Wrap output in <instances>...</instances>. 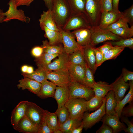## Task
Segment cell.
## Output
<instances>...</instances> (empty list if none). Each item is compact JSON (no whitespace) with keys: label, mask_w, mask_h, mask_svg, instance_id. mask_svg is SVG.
I'll return each instance as SVG.
<instances>
[{"label":"cell","mask_w":133,"mask_h":133,"mask_svg":"<svg viewBox=\"0 0 133 133\" xmlns=\"http://www.w3.org/2000/svg\"><path fill=\"white\" fill-rule=\"evenodd\" d=\"M51 11L57 26L62 29L72 15L66 0H53Z\"/></svg>","instance_id":"6da1fadb"},{"label":"cell","mask_w":133,"mask_h":133,"mask_svg":"<svg viewBox=\"0 0 133 133\" xmlns=\"http://www.w3.org/2000/svg\"><path fill=\"white\" fill-rule=\"evenodd\" d=\"M87 100L82 98H69L64 105L67 109L69 117L82 120L84 113L87 111Z\"/></svg>","instance_id":"7a4b0ae2"},{"label":"cell","mask_w":133,"mask_h":133,"mask_svg":"<svg viewBox=\"0 0 133 133\" xmlns=\"http://www.w3.org/2000/svg\"><path fill=\"white\" fill-rule=\"evenodd\" d=\"M84 14L92 26H98L102 13L100 0H85Z\"/></svg>","instance_id":"3957f363"},{"label":"cell","mask_w":133,"mask_h":133,"mask_svg":"<svg viewBox=\"0 0 133 133\" xmlns=\"http://www.w3.org/2000/svg\"><path fill=\"white\" fill-rule=\"evenodd\" d=\"M90 30L91 34V45L93 47L106 41H117L123 39L111 32L101 28L99 26H92Z\"/></svg>","instance_id":"277c9868"},{"label":"cell","mask_w":133,"mask_h":133,"mask_svg":"<svg viewBox=\"0 0 133 133\" xmlns=\"http://www.w3.org/2000/svg\"><path fill=\"white\" fill-rule=\"evenodd\" d=\"M68 87L69 98H82L88 101L95 96L92 88L76 82L71 81Z\"/></svg>","instance_id":"5b68a950"},{"label":"cell","mask_w":133,"mask_h":133,"mask_svg":"<svg viewBox=\"0 0 133 133\" xmlns=\"http://www.w3.org/2000/svg\"><path fill=\"white\" fill-rule=\"evenodd\" d=\"M92 26L85 14L81 12L72 14L61 29L70 31L82 28H90Z\"/></svg>","instance_id":"8992f818"},{"label":"cell","mask_w":133,"mask_h":133,"mask_svg":"<svg viewBox=\"0 0 133 133\" xmlns=\"http://www.w3.org/2000/svg\"><path fill=\"white\" fill-rule=\"evenodd\" d=\"M105 102V96L102 105L95 112L91 113L86 112L84 113L82 121L83 128L85 130L91 128L101 120L103 116L106 114Z\"/></svg>","instance_id":"52a82bcc"},{"label":"cell","mask_w":133,"mask_h":133,"mask_svg":"<svg viewBox=\"0 0 133 133\" xmlns=\"http://www.w3.org/2000/svg\"><path fill=\"white\" fill-rule=\"evenodd\" d=\"M8 4L9 8L3 15L5 17L3 22H7L12 19H16L25 23H29L30 18L26 16L23 10L18 9L14 0H10Z\"/></svg>","instance_id":"ba28073f"},{"label":"cell","mask_w":133,"mask_h":133,"mask_svg":"<svg viewBox=\"0 0 133 133\" xmlns=\"http://www.w3.org/2000/svg\"><path fill=\"white\" fill-rule=\"evenodd\" d=\"M59 29L61 35L64 51L67 54L72 53L82 47L78 44L75 36L70 31Z\"/></svg>","instance_id":"9c48e42d"},{"label":"cell","mask_w":133,"mask_h":133,"mask_svg":"<svg viewBox=\"0 0 133 133\" xmlns=\"http://www.w3.org/2000/svg\"><path fill=\"white\" fill-rule=\"evenodd\" d=\"M47 79L57 86L62 87H68L71 81L67 69L51 71Z\"/></svg>","instance_id":"30bf717a"},{"label":"cell","mask_w":133,"mask_h":133,"mask_svg":"<svg viewBox=\"0 0 133 133\" xmlns=\"http://www.w3.org/2000/svg\"><path fill=\"white\" fill-rule=\"evenodd\" d=\"M45 110L33 102L28 101L26 115L31 121L39 127L44 116Z\"/></svg>","instance_id":"8fae6325"},{"label":"cell","mask_w":133,"mask_h":133,"mask_svg":"<svg viewBox=\"0 0 133 133\" xmlns=\"http://www.w3.org/2000/svg\"><path fill=\"white\" fill-rule=\"evenodd\" d=\"M122 16V12L119 11H116L112 9L109 11L102 12L98 26L101 28L105 29Z\"/></svg>","instance_id":"7c38bea8"},{"label":"cell","mask_w":133,"mask_h":133,"mask_svg":"<svg viewBox=\"0 0 133 133\" xmlns=\"http://www.w3.org/2000/svg\"><path fill=\"white\" fill-rule=\"evenodd\" d=\"M111 84L118 102L124 97L125 93L130 87L129 84L124 81L121 74Z\"/></svg>","instance_id":"4fadbf2b"},{"label":"cell","mask_w":133,"mask_h":133,"mask_svg":"<svg viewBox=\"0 0 133 133\" xmlns=\"http://www.w3.org/2000/svg\"><path fill=\"white\" fill-rule=\"evenodd\" d=\"M117 114L108 115L105 114L101 120L110 127L113 130V133H117L124 130L126 128V126L121 122Z\"/></svg>","instance_id":"5bb4252c"},{"label":"cell","mask_w":133,"mask_h":133,"mask_svg":"<svg viewBox=\"0 0 133 133\" xmlns=\"http://www.w3.org/2000/svg\"><path fill=\"white\" fill-rule=\"evenodd\" d=\"M58 57V58L43 68L50 71L67 69L68 55L64 51Z\"/></svg>","instance_id":"9a60e30c"},{"label":"cell","mask_w":133,"mask_h":133,"mask_svg":"<svg viewBox=\"0 0 133 133\" xmlns=\"http://www.w3.org/2000/svg\"><path fill=\"white\" fill-rule=\"evenodd\" d=\"M28 101H20L13 110L11 116V122L16 130L20 121L26 115V108Z\"/></svg>","instance_id":"2e32d148"},{"label":"cell","mask_w":133,"mask_h":133,"mask_svg":"<svg viewBox=\"0 0 133 133\" xmlns=\"http://www.w3.org/2000/svg\"><path fill=\"white\" fill-rule=\"evenodd\" d=\"M71 32L77 39V43L80 46L84 47L91 45V34L90 28L78 29L74 30Z\"/></svg>","instance_id":"e0dca14e"},{"label":"cell","mask_w":133,"mask_h":133,"mask_svg":"<svg viewBox=\"0 0 133 133\" xmlns=\"http://www.w3.org/2000/svg\"><path fill=\"white\" fill-rule=\"evenodd\" d=\"M85 67L69 63L67 70L71 81L76 82L84 85Z\"/></svg>","instance_id":"ac0fdd59"},{"label":"cell","mask_w":133,"mask_h":133,"mask_svg":"<svg viewBox=\"0 0 133 133\" xmlns=\"http://www.w3.org/2000/svg\"><path fill=\"white\" fill-rule=\"evenodd\" d=\"M19 81V83L17 86L22 90L27 89L32 93L37 94L39 92L41 87V83L28 78L24 77Z\"/></svg>","instance_id":"d6986e66"},{"label":"cell","mask_w":133,"mask_h":133,"mask_svg":"<svg viewBox=\"0 0 133 133\" xmlns=\"http://www.w3.org/2000/svg\"><path fill=\"white\" fill-rule=\"evenodd\" d=\"M39 128L25 115L19 121L16 130L20 133H38Z\"/></svg>","instance_id":"ffe728a7"},{"label":"cell","mask_w":133,"mask_h":133,"mask_svg":"<svg viewBox=\"0 0 133 133\" xmlns=\"http://www.w3.org/2000/svg\"><path fill=\"white\" fill-rule=\"evenodd\" d=\"M56 86L51 82L46 80L41 83L40 89L36 95L42 99L49 97L53 98Z\"/></svg>","instance_id":"44dd1931"},{"label":"cell","mask_w":133,"mask_h":133,"mask_svg":"<svg viewBox=\"0 0 133 133\" xmlns=\"http://www.w3.org/2000/svg\"><path fill=\"white\" fill-rule=\"evenodd\" d=\"M39 21L40 25H43L52 30L59 31L53 19L51 9L43 12L41 15Z\"/></svg>","instance_id":"7402d4cb"},{"label":"cell","mask_w":133,"mask_h":133,"mask_svg":"<svg viewBox=\"0 0 133 133\" xmlns=\"http://www.w3.org/2000/svg\"><path fill=\"white\" fill-rule=\"evenodd\" d=\"M69 94L68 87L56 86L53 98L58 104V108L64 105L69 98Z\"/></svg>","instance_id":"603a6c76"},{"label":"cell","mask_w":133,"mask_h":133,"mask_svg":"<svg viewBox=\"0 0 133 133\" xmlns=\"http://www.w3.org/2000/svg\"><path fill=\"white\" fill-rule=\"evenodd\" d=\"M89 45L83 47L84 55L87 66L94 73L97 67L96 65V60L93 47Z\"/></svg>","instance_id":"cb8c5ba5"},{"label":"cell","mask_w":133,"mask_h":133,"mask_svg":"<svg viewBox=\"0 0 133 133\" xmlns=\"http://www.w3.org/2000/svg\"><path fill=\"white\" fill-rule=\"evenodd\" d=\"M41 29L45 32L44 36L48 38L50 45H59L62 43V36L59 31L49 29L43 25H40Z\"/></svg>","instance_id":"d4e9b609"},{"label":"cell","mask_w":133,"mask_h":133,"mask_svg":"<svg viewBox=\"0 0 133 133\" xmlns=\"http://www.w3.org/2000/svg\"><path fill=\"white\" fill-rule=\"evenodd\" d=\"M105 109L106 114L111 115L117 114L115 110L117 102L112 90L109 91L106 96Z\"/></svg>","instance_id":"484cf974"},{"label":"cell","mask_w":133,"mask_h":133,"mask_svg":"<svg viewBox=\"0 0 133 133\" xmlns=\"http://www.w3.org/2000/svg\"><path fill=\"white\" fill-rule=\"evenodd\" d=\"M92 88L94 92L95 96L101 98L104 97L109 91L112 90L111 84L100 81L95 82Z\"/></svg>","instance_id":"4316f807"},{"label":"cell","mask_w":133,"mask_h":133,"mask_svg":"<svg viewBox=\"0 0 133 133\" xmlns=\"http://www.w3.org/2000/svg\"><path fill=\"white\" fill-rule=\"evenodd\" d=\"M50 71L43 68L38 67L31 73H22L21 74L24 77L31 79L41 83L47 80V75Z\"/></svg>","instance_id":"83f0119b"},{"label":"cell","mask_w":133,"mask_h":133,"mask_svg":"<svg viewBox=\"0 0 133 133\" xmlns=\"http://www.w3.org/2000/svg\"><path fill=\"white\" fill-rule=\"evenodd\" d=\"M68 60L70 64L85 67L87 66L82 47L68 55Z\"/></svg>","instance_id":"f1b7e54d"},{"label":"cell","mask_w":133,"mask_h":133,"mask_svg":"<svg viewBox=\"0 0 133 133\" xmlns=\"http://www.w3.org/2000/svg\"><path fill=\"white\" fill-rule=\"evenodd\" d=\"M130 89L128 94L120 101L117 102L116 108V112L120 118L123 108L126 104L130 103L133 101V80L130 81L129 83Z\"/></svg>","instance_id":"f546056e"},{"label":"cell","mask_w":133,"mask_h":133,"mask_svg":"<svg viewBox=\"0 0 133 133\" xmlns=\"http://www.w3.org/2000/svg\"><path fill=\"white\" fill-rule=\"evenodd\" d=\"M82 123V120L69 118L64 123L59 126V129L63 133H71L74 129Z\"/></svg>","instance_id":"4dcf8cb0"},{"label":"cell","mask_w":133,"mask_h":133,"mask_svg":"<svg viewBox=\"0 0 133 133\" xmlns=\"http://www.w3.org/2000/svg\"><path fill=\"white\" fill-rule=\"evenodd\" d=\"M44 118L49 127L53 131L59 129L57 116L55 112L51 113L45 110Z\"/></svg>","instance_id":"1f68e13d"},{"label":"cell","mask_w":133,"mask_h":133,"mask_svg":"<svg viewBox=\"0 0 133 133\" xmlns=\"http://www.w3.org/2000/svg\"><path fill=\"white\" fill-rule=\"evenodd\" d=\"M59 54H50L43 53L40 57L35 58L34 60L38 67L44 68L51 62L53 59L57 57Z\"/></svg>","instance_id":"d6a6232c"},{"label":"cell","mask_w":133,"mask_h":133,"mask_svg":"<svg viewBox=\"0 0 133 133\" xmlns=\"http://www.w3.org/2000/svg\"><path fill=\"white\" fill-rule=\"evenodd\" d=\"M71 11L72 14L79 13H84L85 0H66Z\"/></svg>","instance_id":"836d02e7"},{"label":"cell","mask_w":133,"mask_h":133,"mask_svg":"<svg viewBox=\"0 0 133 133\" xmlns=\"http://www.w3.org/2000/svg\"><path fill=\"white\" fill-rule=\"evenodd\" d=\"M42 45L41 46L43 50V53L50 54H59L63 51V46L61 44L50 45L46 40L42 41Z\"/></svg>","instance_id":"e575fe53"},{"label":"cell","mask_w":133,"mask_h":133,"mask_svg":"<svg viewBox=\"0 0 133 133\" xmlns=\"http://www.w3.org/2000/svg\"><path fill=\"white\" fill-rule=\"evenodd\" d=\"M104 97H100L94 96L87 101V111H93L99 108L102 104Z\"/></svg>","instance_id":"d590c367"},{"label":"cell","mask_w":133,"mask_h":133,"mask_svg":"<svg viewBox=\"0 0 133 133\" xmlns=\"http://www.w3.org/2000/svg\"><path fill=\"white\" fill-rule=\"evenodd\" d=\"M123 47L113 46L104 55L101 62V64L105 61L108 60L115 59L124 50Z\"/></svg>","instance_id":"8d00e7d4"},{"label":"cell","mask_w":133,"mask_h":133,"mask_svg":"<svg viewBox=\"0 0 133 133\" xmlns=\"http://www.w3.org/2000/svg\"><path fill=\"white\" fill-rule=\"evenodd\" d=\"M111 32L123 39L132 38L133 36V25L130 28L121 27Z\"/></svg>","instance_id":"74e56055"},{"label":"cell","mask_w":133,"mask_h":133,"mask_svg":"<svg viewBox=\"0 0 133 133\" xmlns=\"http://www.w3.org/2000/svg\"><path fill=\"white\" fill-rule=\"evenodd\" d=\"M55 113L57 116L59 126L64 123L69 117V112L64 105L57 109Z\"/></svg>","instance_id":"f35d334b"},{"label":"cell","mask_w":133,"mask_h":133,"mask_svg":"<svg viewBox=\"0 0 133 133\" xmlns=\"http://www.w3.org/2000/svg\"><path fill=\"white\" fill-rule=\"evenodd\" d=\"M93 73L92 70L86 66L85 68L84 84L85 85L92 88L95 83Z\"/></svg>","instance_id":"ab89813d"},{"label":"cell","mask_w":133,"mask_h":133,"mask_svg":"<svg viewBox=\"0 0 133 133\" xmlns=\"http://www.w3.org/2000/svg\"><path fill=\"white\" fill-rule=\"evenodd\" d=\"M110 42L113 46H119L125 48H128L132 49H133V38L132 37Z\"/></svg>","instance_id":"60d3db41"},{"label":"cell","mask_w":133,"mask_h":133,"mask_svg":"<svg viewBox=\"0 0 133 133\" xmlns=\"http://www.w3.org/2000/svg\"><path fill=\"white\" fill-rule=\"evenodd\" d=\"M123 27H129L127 22L122 17L118 20L108 26L105 29L112 32Z\"/></svg>","instance_id":"b9f144b4"},{"label":"cell","mask_w":133,"mask_h":133,"mask_svg":"<svg viewBox=\"0 0 133 133\" xmlns=\"http://www.w3.org/2000/svg\"><path fill=\"white\" fill-rule=\"evenodd\" d=\"M122 13V17L131 26L133 25V5Z\"/></svg>","instance_id":"7bdbcfd3"},{"label":"cell","mask_w":133,"mask_h":133,"mask_svg":"<svg viewBox=\"0 0 133 133\" xmlns=\"http://www.w3.org/2000/svg\"><path fill=\"white\" fill-rule=\"evenodd\" d=\"M53 131L48 126L43 116L39 126L38 133H53Z\"/></svg>","instance_id":"ee69618b"},{"label":"cell","mask_w":133,"mask_h":133,"mask_svg":"<svg viewBox=\"0 0 133 133\" xmlns=\"http://www.w3.org/2000/svg\"><path fill=\"white\" fill-rule=\"evenodd\" d=\"M121 114V115L127 117L133 116V101L129 103V105L126 107L123 108Z\"/></svg>","instance_id":"f6af8a7d"},{"label":"cell","mask_w":133,"mask_h":133,"mask_svg":"<svg viewBox=\"0 0 133 133\" xmlns=\"http://www.w3.org/2000/svg\"><path fill=\"white\" fill-rule=\"evenodd\" d=\"M120 118L121 122L125 123L127 125V127L124 131L126 133H133V124L129 120L128 117L121 115Z\"/></svg>","instance_id":"bcb514c9"},{"label":"cell","mask_w":133,"mask_h":133,"mask_svg":"<svg viewBox=\"0 0 133 133\" xmlns=\"http://www.w3.org/2000/svg\"><path fill=\"white\" fill-rule=\"evenodd\" d=\"M102 12L112 10V0H100Z\"/></svg>","instance_id":"7dc6e473"},{"label":"cell","mask_w":133,"mask_h":133,"mask_svg":"<svg viewBox=\"0 0 133 133\" xmlns=\"http://www.w3.org/2000/svg\"><path fill=\"white\" fill-rule=\"evenodd\" d=\"M124 81L127 82L128 81L133 80V72L129 71L125 68H123L121 74Z\"/></svg>","instance_id":"c3c4849f"},{"label":"cell","mask_w":133,"mask_h":133,"mask_svg":"<svg viewBox=\"0 0 133 133\" xmlns=\"http://www.w3.org/2000/svg\"><path fill=\"white\" fill-rule=\"evenodd\" d=\"M96 60V65L97 67L100 66L103 60L104 55L97 48L93 47Z\"/></svg>","instance_id":"681fc988"},{"label":"cell","mask_w":133,"mask_h":133,"mask_svg":"<svg viewBox=\"0 0 133 133\" xmlns=\"http://www.w3.org/2000/svg\"><path fill=\"white\" fill-rule=\"evenodd\" d=\"M113 46L110 42H106L102 45L97 48L104 55Z\"/></svg>","instance_id":"f907efd6"},{"label":"cell","mask_w":133,"mask_h":133,"mask_svg":"<svg viewBox=\"0 0 133 133\" xmlns=\"http://www.w3.org/2000/svg\"><path fill=\"white\" fill-rule=\"evenodd\" d=\"M32 54L35 58L40 56L43 53V50L42 47L37 46L34 47L32 50Z\"/></svg>","instance_id":"816d5d0a"},{"label":"cell","mask_w":133,"mask_h":133,"mask_svg":"<svg viewBox=\"0 0 133 133\" xmlns=\"http://www.w3.org/2000/svg\"><path fill=\"white\" fill-rule=\"evenodd\" d=\"M96 133H113L112 129L109 126L103 123L100 128L96 132Z\"/></svg>","instance_id":"f5cc1de1"},{"label":"cell","mask_w":133,"mask_h":133,"mask_svg":"<svg viewBox=\"0 0 133 133\" xmlns=\"http://www.w3.org/2000/svg\"><path fill=\"white\" fill-rule=\"evenodd\" d=\"M17 7L21 5L29 6L34 0H14Z\"/></svg>","instance_id":"db71d44e"},{"label":"cell","mask_w":133,"mask_h":133,"mask_svg":"<svg viewBox=\"0 0 133 133\" xmlns=\"http://www.w3.org/2000/svg\"><path fill=\"white\" fill-rule=\"evenodd\" d=\"M119 0H112V9L116 11H119L118 4Z\"/></svg>","instance_id":"11a10c76"},{"label":"cell","mask_w":133,"mask_h":133,"mask_svg":"<svg viewBox=\"0 0 133 133\" xmlns=\"http://www.w3.org/2000/svg\"><path fill=\"white\" fill-rule=\"evenodd\" d=\"M83 128V125L82 123L81 125L72 130L71 133H81Z\"/></svg>","instance_id":"9f6ffc18"},{"label":"cell","mask_w":133,"mask_h":133,"mask_svg":"<svg viewBox=\"0 0 133 133\" xmlns=\"http://www.w3.org/2000/svg\"><path fill=\"white\" fill-rule=\"evenodd\" d=\"M45 5L48 9L51 10L52 2L53 0H43Z\"/></svg>","instance_id":"6f0895ef"},{"label":"cell","mask_w":133,"mask_h":133,"mask_svg":"<svg viewBox=\"0 0 133 133\" xmlns=\"http://www.w3.org/2000/svg\"><path fill=\"white\" fill-rule=\"evenodd\" d=\"M28 66L26 65L23 66L21 67V70L22 73H26L27 72Z\"/></svg>","instance_id":"680465c9"},{"label":"cell","mask_w":133,"mask_h":133,"mask_svg":"<svg viewBox=\"0 0 133 133\" xmlns=\"http://www.w3.org/2000/svg\"><path fill=\"white\" fill-rule=\"evenodd\" d=\"M34 71L33 68L32 66H28L26 73L31 74Z\"/></svg>","instance_id":"91938a15"},{"label":"cell","mask_w":133,"mask_h":133,"mask_svg":"<svg viewBox=\"0 0 133 133\" xmlns=\"http://www.w3.org/2000/svg\"><path fill=\"white\" fill-rule=\"evenodd\" d=\"M5 17L3 15H0V23L3 22Z\"/></svg>","instance_id":"94428289"},{"label":"cell","mask_w":133,"mask_h":133,"mask_svg":"<svg viewBox=\"0 0 133 133\" xmlns=\"http://www.w3.org/2000/svg\"><path fill=\"white\" fill-rule=\"evenodd\" d=\"M63 132L60 129H58L54 131L53 133H63Z\"/></svg>","instance_id":"6125c7cd"},{"label":"cell","mask_w":133,"mask_h":133,"mask_svg":"<svg viewBox=\"0 0 133 133\" xmlns=\"http://www.w3.org/2000/svg\"><path fill=\"white\" fill-rule=\"evenodd\" d=\"M3 10L0 9V15H3Z\"/></svg>","instance_id":"be15d7a7"}]
</instances>
